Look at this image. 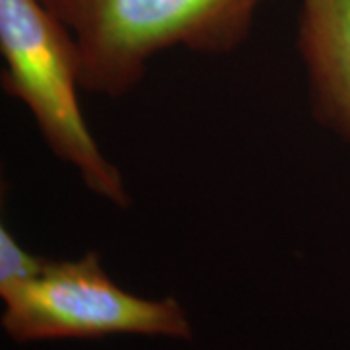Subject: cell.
<instances>
[{"instance_id":"obj_1","label":"cell","mask_w":350,"mask_h":350,"mask_svg":"<svg viewBox=\"0 0 350 350\" xmlns=\"http://www.w3.org/2000/svg\"><path fill=\"white\" fill-rule=\"evenodd\" d=\"M72 33L80 86L121 98L174 47L226 55L250 36L267 0H41Z\"/></svg>"},{"instance_id":"obj_2","label":"cell","mask_w":350,"mask_h":350,"mask_svg":"<svg viewBox=\"0 0 350 350\" xmlns=\"http://www.w3.org/2000/svg\"><path fill=\"white\" fill-rule=\"evenodd\" d=\"M0 55L4 92L31 113L51 152L76 167L92 193L129 206L123 175L100 150L78 105L80 57L68 27L41 0H0Z\"/></svg>"},{"instance_id":"obj_3","label":"cell","mask_w":350,"mask_h":350,"mask_svg":"<svg viewBox=\"0 0 350 350\" xmlns=\"http://www.w3.org/2000/svg\"><path fill=\"white\" fill-rule=\"evenodd\" d=\"M0 298V323L16 342L115 335L193 338L189 315L179 301L126 292L107 275L96 251L72 261L49 259L36 278Z\"/></svg>"},{"instance_id":"obj_4","label":"cell","mask_w":350,"mask_h":350,"mask_svg":"<svg viewBox=\"0 0 350 350\" xmlns=\"http://www.w3.org/2000/svg\"><path fill=\"white\" fill-rule=\"evenodd\" d=\"M298 51L313 111L350 138V0H300Z\"/></svg>"},{"instance_id":"obj_5","label":"cell","mask_w":350,"mask_h":350,"mask_svg":"<svg viewBox=\"0 0 350 350\" xmlns=\"http://www.w3.org/2000/svg\"><path fill=\"white\" fill-rule=\"evenodd\" d=\"M47 261L25 250L6 226H0V294L36 278Z\"/></svg>"}]
</instances>
